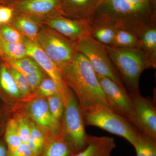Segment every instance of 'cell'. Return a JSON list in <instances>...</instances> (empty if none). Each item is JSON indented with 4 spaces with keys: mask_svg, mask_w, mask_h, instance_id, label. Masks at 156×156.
<instances>
[{
    "mask_svg": "<svg viewBox=\"0 0 156 156\" xmlns=\"http://www.w3.org/2000/svg\"><path fill=\"white\" fill-rule=\"evenodd\" d=\"M61 71L63 80L75 95L82 110L97 105L111 108L96 73L82 53L77 51L73 61Z\"/></svg>",
    "mask_w": 156,
    "mask_h": 156,
    "instance_id": "6da1fadb",
    "label": "cell"
},
{
    "mask_svg": "<svg viewBox=\"0 0 156 156\" xmlns=\"http://www.w3.org/2000/svg\"><path fill=\"white\" fill-rule=\"evenodd\" d=\"M94 16L105 20L117 28L128 30L135 34L144 26L156 22L148 2L137 3L128 0H112L101 3Z\"/></svg>",
    "mask_w": 156,
    "mask_h": 156,
    "instance_id": "7a4b0ae2",
    "label": "cell"
},
{
    "mask_svg": "<svg viewBox=\"0 0 156 156\" xmlns=\"http://www.w3.org/2000/svg\"><path fill=\"white\" fill-rule=\"evenodd\" d=\"M105 46L109 58L127 91L130 93H140V76L144 70L153 68L147 55L139 47Z\"/></svg>",
    "mask_w": 156,
    "mask_h": 156,
    "instance_id": "3957f363",
    "label": "cell"
},
{
    "mask_svg": "<svg viewBox=\"0 0 156 156\" xmlns=\"http://www.w3.org/2000/svg\"><path fill=\"white\" fill-rule=\"evenodd\" d=\"M85 126H93L122 137L133 147L140 132L125 117L108 107L95 105L82 110Z\"/></svg>",
    "mask_w": 156,
    "mask_h": 156,
    "instance_id": "277c9868",
    "label": "cell"
},
{
    "mask_svg": "<svg viewBox=\"0 0 156 156\" xmlns=\"http://www.w3.org/2000/svg\"><path fill=\"white\" fill-rule=\"evenodd\" d=\"M61 94L64 104L61 121L62 136L77 154L86 147L88 136L85 130L82 109L69 87Z\"/></svg>",
    "mask_w": 156,
    "mask_h": 156,
    "instance_id": "5b68a950",
    "label": "cell"
},
{
    "mask_svg": "<svg viewBox=\"0 0 156 156\" xmlns=\"http://www.w3.org/2000/svg\"><path fill=\"white\" fill-rule=\"evenodd\" d=\"M37 43L60 70L73 61L77 52L75 43L44 25H42Z\"/></svg>",
    "mask_w": 156,
    "mask_h": 156,
    "instance_id": "8992f818",
    "label": "cell"
},
{
    "mask_svg": "<svg viewBox=\"0 0 156 156\" xmlns=\"http://www.w3.org/2000/svg\"><path fill=\"white\" fill-rule=\"evenodd\" d=\"M75 45L76 51L87 57L96 74L108 78L120 87L126 88L109 58L105 46L90 35L76 42Z\"/></svg>",
    "mask_w": 156,
    "mask_h": 156,
    "instance_id": "52a82bcc",
    "label": "cell"
},
{
    "mask_svg": "<svg viewBox=\"0 0 156 156\" xmlns=\"http://www.w3.org/2000/svg\"><path fill=\"white\" fill-rule=\"evenodd\" d=\"M96 74L111 108L134 126L135 114L129 92L108 78Z\"/></svg>",
    "mask_w": 156,
    "mask_h": 156,
    "instance_id": "ba28073f",
    "label": "cell"
},
{
    "mask_svg": "<svg viewBox=\"0 0 156 156\" xmlns=\"http://www.w3.org/2000/svg\"><path fill=\"white\" fill-rule=\"evenodd\" d=\"M129 95L134 106V126L140 132L156 140L155 101L140 93L129 92Z\"/></svg>",
    "mask_w": 156,
    "mask_h": 156,
    "instance_id": "9c48e42d",
    "label": "cell"
},
{
    "mask_svg": "<svg viewBox=\"0 0 156 156\" xmlns=\"http://www.w3.org/2000/svg\"><path fill=\"white\" fill-rule=\"evenodd\" d=\"M43 25L73 42L89 35V22L69 19L56 13L41 20Z\"/></svg>",
    "mask_w": 156,
    "mask_h": 156,
    "instance_id": "30bf717a",
    "label": "cell"
},
{
    "mask_svg": "<svg viewBox=\"0 0 156 156\" xmlns=\"http://www.w3.org/2000/svg\"><path fill=\"white\" fill-rule=\"evenodd\" d=\"M27 101L25 115L51 134L62 136L61 123L54 118L50 112L47 98L36 97Z\"/></svg>",
    "mask_w": 156,
    "mask_h": 156,
    "instance_id": "8fae6325",
    "label": "cell"
},
{
    "mask_svg": "<svg viewBox=\"0 0 156 156\" xmlns=\"http://www.w3.org/2000/svg\"><path fill=\"white\" fill-rule=\"evenodd\" d=\"M60 2V0H16L7 1L4 5L11 7L16 13L41 20L57 13Z\"/></svg>",
    "mask_w": 156,
    "mask_h": 156,
    "instance_id": "7c38bea8",
    "label": "cell"
},
{
    "mask_svg": "<svg viewBox=\"0 0 156 156\" xmlns=\"http://www.w3.org/2000/svg\"><path fill=\"white\" fill-rule=\"evenodd\" d=\"M23 44L27 56L33 58L46 74L56 83L61 93L69 88L63 80L61 70L46 55L37 42L25 38Z\"/></svg>",
    "mask_w": 156,
    "mask_h": 156,
    "instance_id": "4fadbf2b",
    "label": "cell"
},
{
    "mask_svg": "<svg viewBox=\"0 0 156 156\" xmlns=\"http://www.w3.org/2000/svg\"><path fill=\"white\" fill-rule=\"evenodd\" d=\"M102 0H60L58 12L69 19L89 22Z\"/></svg>",
    "mask_w": 156,
    "mask_h": 156,
    "instance_id": "5bb4252c",
    "label": "cell"
},
{
    "mask_svg": "<svg viewBox=\"0 0 156 156\" xmlns=\"http://www.w3.org/2000/svg\"><path fill=\"white\" fill-rule=\"evenodd\" d=\"M115 147L112 137L88 135L86 147L73 156H111Z\"/></svg>",
    "mask_w": 156,
    "mask_h": 156,
    "instance_id": "9a60e30c",
    "label": "cell"
},
{
    "mask_svg": "<svg viewBox=\"0 0 156 156\" xmlns=\"http://www.w3.org/2000/svg\"><path fill=\"white\" fill-rule=\"evenodd\" d=\"M117 28L100 17L94 16L89 22V35L104 46H112Z\"/></svg>",
    "mask_w": 156,
    "mask_h": 156,
    "instance_id": "2e32d148",
    "label": "cell"
},
{
    "mask_svg": "<svg viewBox=\"0 0 156 156\" xmlns=\"http://www.w3.org/2000/svg\"><path fill=\"white\" fill-rule=\"evenodd\" d=\"M136 34L139 41V48L146 54L153 68L156 66V23H151L141 27Z\"/></svg>",
    "mask_w": 156,
    "mask_h": 156,
    "instance_id": "e0dca14e",
    "label": "cell"
},
{
    "mask_svg": "<svg viewBox=\"0 0 156 156\" xmlns=\"http://www.w3.org/2000/svg\"><path fill=\"white\" fill-rule=\"evenodd\" d=\"M9 23L26 38L37 42L41 27V20L25 14L16 13Z\"/></svg>",
    "mask_w": 156,
    "mask_h": 156,
    "instance_id": "ac0fdd59",
    "label": "cell"
},
{
    "mask_svg": "<svg viewBox=\"0 0 156 156\" xmlns=\"http://www.w3.org/2000/svg\"><path fill=\"white\" fill-rule=\"evenodd\" d=\"M9 97L23 98L5 63L0 57V98L5 103Z\"/></svg>",
    "mask_w": 156,
    "mask_h": 156,
    "instance_id": "d6986e66",
    "label": "cell"
},
{
    "mask_svg": "<svg viewBox=\"0 0 156 156\" xmlns=\"http://www.w3.org/2000/svg\"><path fill=\"white\" fill-rule=\"evenodd\" d=\"M76 154L62 136L50 133L41 156H73Z\"/></svg>",
    "mask_w": 156,
    "mask_h": 156,
    "instance_id": "ffe728a7",
    "label": "cell"
},
{
    "mask_svg": "<svg viewBox=\"0 0 156 156\" xmlns=\"http://www.w3.org/2000/svg\"><path fill=\"white\" fill-rule=\"evenodd\" d=\"M49 134L50 132L31 121L28 144L34 156H41L42 154Z\"/></svg>",
    "mask_w": 156,
    "mask_h": 156,
    "instance_id": "44dd1931",
    "label": "cell"
},
{
    "mask_svg": "<svg viewBox=\"0 0 156 156\" xmlns=\"http://www.w3.org/2000/svg\"><path fill=\"white\" fill-rule=\"evenodd\" d=\"M3 135L7 146L8 155L14 151L22 143L14 118L8 121Z\"/></svg>",
    "mask_w": 156,
    "mask_h": 156,
    "instance_id": "7402d4cb",
    "label": "cell"
},
{
    "mask_svg": "<svg viewBox=\"0 0 156 156\" xmlns=\"http://www.w3.org/2000/svg\"><path fill=\"white\" fill-rule=\"evenodd\" d=\"M0 48L3 54V58L6 59H19L27 56L23 44L13 43L4 41L0 37Z\"/></svg>",
    "mask_w": 156,
    "mask_h": 156,
    "instance_id": "603a6c76",
    "label": "cell"
},
{
    "mask_svg": "<svg viewBox=\"0 0 156 156\" xmlns=\"http://www.w3.org/2000/svg\"><path fill=\"white\" fill-rule=\"evenodd\" d=\"M111 47L116 48L139 47V41L136 34L131 30L118 28Z\"/></svg>",
    "mask_w": 156,
    "mask_h": 156,
    "instance_id": "cb8c5ba5",
    "label": "cell"
},
{
    "mask_svg": "<svg viewBox=\"0 0 156 156\" xmlns=\"http://www.w3.org/2000/svg\"><path fill=\"white\" fill-rule=\"evenodd\" d=\"M0 57L7 65L17 69L23 75L37 70L42 69L36 62L29 56L13 60Z\"/></svg>",
    "mask_w": 156,
    "mask_h": 156,
    "instance_id": "d4e9b609",
    "label": "cell"
},
{
    "mask_svg": "<svg viewBox=\"0 0 156 156\" xmlns=\"http://www.w3.org/2000/svg\"><path fill=\"white\" fill-rule=\"evenodd\" d=\"M134 147L136 156H156V140L141 132Z\"/></svg>",
    "mask_w": 156,
    "mask_h": 156,
    "instance_id": "484cf974",
    "label": "cell"
},
{
    "mask_svg": "<svg viewBox=\"0 0 156 156\" xmlns=\"http://www.w3.org/2000/svg\"><path fill=\"white\" fill-rule=\"evenodd\" d=\"M60 92V89L55 82L50 77L45 76L32 95L30 99L36 97H47Z\"/></svg>",
    "mask_w": 156,
    "mask_h": 156,
    "instance_id": "4316f807",
    "label": "cell"
},
{
    "mask_svg": "<svg viewBox=\"0 0 156 156\" xmlns=\"http://www.w3.org/2000/svg\"><path fill=\"white\" fill-rule=\"evenodd\" d=\"M5 64L8 67L9 72L13 77L20 91L22 94L23 98H27V100L30 99L32 93L25 76L14 68L7 65L6 63Z\"/></svg>",
    "mask_w": 156,
    "mask_h": 156,
    "instance_id": "83f0119b",
    "label": "cell"
},
{
    "mask_svg": "<svg viewBox=\"0 0 156 156\" xmlns=\"http://www.w3.org/2000/svg\"><path fill=\"white\" fill-rule=\"evenodd\" d=\"M0 37L4 41L23 44L25 37L9 23L0 24Z\"/></svg>",
    "mask_w": 156,
    "mask_h": 156,
    "instance_id": "f1b7e54d",
    "label": "cell"
},
{
    "mask_svg": "<svg viewBox=\"0 0 156 156\" xmlns=\"http://www.w3.org/2000/svg\"><path fill=\"white\" fill-rule=\"evenodd\" d=\"M46 98L50 111L53 116L61 123L64 111V104L61 93L58 92Z\"/></svg>",
    "mask_w": 156,
    "mask_h": 156,
    "instance_id": "f546056e",
    "label": "cell"
},
{
    "mask_svg": "<svg viewBox=\"0 0 156 156\" xmlns=\"http://www.w3.org/2000/svg\"><path fill=\"white\" fill-rule=\"evenodd\" d=\"M18 133L23 143L28 144L31 132V120L26 115L19 114L15 117Z\"/></svg>",
    "mask_w": 156,
    "mask_h": 156,
    "instance_id": "4dcf8cb0",
    "label": "cell"
},
{
    "mask_svg": "<svg viewBox=\"0 0 156 156\" xmlns=\"http://www.w3.org/2000/svg\"><path fill=\"white\" fill-rule=\"evenodd\" d=\"M46 73L43 69H38L26 74L25 77L30 87L32 93L35 92L44 78Z\"/></svg>",
    "mask_w": 156,
    "mask_h": 156,
    "instance_id": "1f68e13d",
    "label": "cell"
},
{
    "mask_svg": "<svg viewBox=\"0 0 156 156\" xmlns=\"http://www.w3.org/2000/svg\"><path fill=\"white\" fill-rule=\"evenodd\" d=\"M14 10L10 6L0 4V23H9L14 14Z\"/></svg>",
    "mask_w": 156,
    "mask_h": 156,
    "instance_id": "d6a6232c",
    "label": "cell"
},
{
    "mask_svg": "<svg viewBox=\"0 0 156 156\" xmlns=\"http://www.w3.org/2000/svg\"><path fill=\"white\" fill-rule=\"evenodd\" d=\"M8 156H34L28 144L22 143L14 151Z\"/></svg>",
    "mask_w": 156,
    "mask_h": 156,
    "instance_id": "836d02e7",
    "label": "cell"
},
{
    "mask_svg": "<svg viewBox=\"0 0 156 156\" xmlns=\"http://www.w3.org/2000/svg\"><path fill=\"white\" fill-rule=\"evenodd\" d=\"M6 108L5 103L0 98V136L4 134L7 123Z\"/></svg>",
    "mask_w": 156,
    "mask_h": 156,
    "instance_id": "e575fe53",
    "label": "cell"
},
{
    "mask_svg": "<svg viewBox=\"0 0 156 156\" xmlns=\"http://www.w3.org/2000/svg\"><path fill=\"white\" fill-rule=\"evenodd\" d=\"M0 156H8V151L4 138L0 137Z\"/></svg>",
    "mask_w": 156,
    "mask_h": 156,
    "instance_id": "d590c367",
    "label": "cell"
},
{
    "mask_svg": "<svg viewBox=\"0 0 156 156\" xmlns=\"http://www.w3.org/2000/svg\"><path fill=\"white\" fill-rule=\"evenodd\" d=\"M128 1L132 2L137 3H143L145 2H150L147 0H128Z\"/></svg>",
    "mask_w": 156,
    "mask_h": 156,
    "instance_id": "8d00e7d4",
    "label": "cell"
},
{
    "mask_svg": "<svg viewBox=\"0 0 156 156\" xmlns=\"http://www.w3.org/2000/svg\"><path fill=\"white\" fill-rule=\"evenodd\" d=\"M112 1V0H102V2H101V3H105V2H110V1Z\"/></svg>",
    "mask_w": 156,
    "mask_h": 156,
    "instance_id": "74e56055",
    "label": "cell"
},
{
    "mask_svg": "<svg viewBox=\"0 0 156 156\" xmlns=\"http://www.w3.org/2000/svg\"><path fill=\"white\" fill-rule=\"evenodd\" d=\"M6 1H7V0H0V4H4V3H5V2Z\"/></svg>",
    "mask_w": 156,
    "mask_h": 156,
    "instance_id": "f35d334b",
    "label": "cell"
},
{
    "mask_svg": "<svg viewBox=\"0 0 156 156\" xmlns=\"http://www.w3.org/2000/svg\"><path fill=\"white\" fill-rule=\"evenodd\" d=\"M3 56V54L1 48H0V57H2Z\"/></svg>",
    "mask_w": 156,
    "mask_h": 156,
    "instance_id": "ab89813d",
    "label": "cell"
},
{
    "mask_svg": "<svg viewBox=\"0 0 156 156\" xmlns=\"http://www.w3.org/2000/svg\"><path fill=\"white\" fill-rule=\"evenodd\" d=\"M147 1L150 2V0H147Z\"/></svg>",
    "mask_w": 156,
    "mask_h": 156,
    "instance_id": "60d3db41",
    "label": "cell"
},
{
    "mask_svg": "<svg viewBox=\"0 0 156 156\" xmlns=\"http://www.w3.org/2000/svg\"><path fill=\"white\" fill-rule=\"evenodd\" d=\"M0 24H1V23H0Z\"/></svg>",
    "mask_w": 156,
    "mask_h": 156,
    "instance_id": "b9f144b4",
    "label": "cell"
}]
</instances>
